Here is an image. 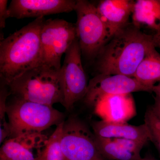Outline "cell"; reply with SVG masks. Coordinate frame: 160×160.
Masks as SVG:
<instances>
[{
  "label": "cell",
  "mask_w": 160,
  "mask_h": 160,
  "mask_svg": "<svg viewBox=\"0 0 160 160\" xmlns=\"http://www.w3.org/2000/svg\"><path fill=\"white\" fill-rule=\"evenodd\" d=\"M150 88L160 82V54L156 48L149 52L141 62L133 77Z\"/></svg>",
  "instance_id": "2e32d148"
},
{
  "label": "cell",
  "mask_w": 160,
  "mask_h": 160,
  "mask_svg": "<svg viewBox=\"0 0 160 160\" xmlns=\"http://www.w3.org/2000/svg\"><path fill=\"white\" fill-rule=\"evenodd\" d=\"M65 160H101L95 136L79 119L71 117L65 121L61 141Z\"/></svg>",
  "instance_id": "52a82bcc"
},
{
  "label": "cell",
  "mask_w": 160,
  "mask_h": 160,
  "mask_svg": "<svg viewBox=\"0 0 160 160\" xmlns=\"http://www.w3.org/2000/svg\"><path fill=\"white\" fill-rule=\"evenodd\" d=\"M155 48L153 35L128 23L112 37L98 56L99 73L133 78L140 63Z\"/></svg>",
  "instance_id": "6da1fadb"
},
{
  "label": "cell",
  "mask_w": 160,
  "mask_h": 160,
  "mask_svg": "<svg viewBox=\"0 0 160 160\" xmlns=\"http://www.w3.org/2000/svg\"><path fill=\"white\" fill-rule=\"evenodd\" d=\"M95 142L98 151L104 160H141L142 158L125 150L112 139L95 136Z\"/></svg>",
  "instance_id": "e0dca14e"
},
{
  "label": "cell",
  "mask_w": 160,
  "mask_h": 160,
  "mask_svg": "<svg viewBox=\"0 0 160 160\" xmlns=\"http://www.w3.org/2000/svg\"><path fill=\"white\" fill-rule=\"evenodd\" d=\"M6 116L0 117V143H2L10 137V130Z\"/></svg>",
  "instance_id": "44dd1931"
},
{
  "label": "cell",
  "mask_w": 160,
  "mask_h": 160,
  "mask_svg": "<svg viewBox=\"0 0 160 160\" xmlns=\"http://www.w3.org/2000/svg\"><path fill=\"white\" fill-rule=\"evenodd\" d=\"M82 51L78 38L65 53L61 68L64 92L63 106L69 110L78 101L85 98L88 90L87 77L82 61Z\"/></svg>",
  "instance_id": "ba28073f"
},
{
  "label": "cell",
  "mask_w": 160,
  "mask_h": 160,
  "mask_svg": "<svg viewBox=\"0 0 160 160\" xmlns=\"http://www.w3.org/2000/svg\"><path fill=\"white\" fill-rule=\"evenodd\" d=\"M135 1L102 0L96 6L108 32L110 40L128 23L132 16Z\"/></svg>",
  "instance_id": "4fadbf2b"
},
{
  "label": "cell",
  "mask_w": 160,
  "mask_h": 160,
  "mask_svg": "<svg viewBox=\"0 0 160 160\" xmlns=\"http://www.w3.org/2000/svg\"><path fill=\"white\" fill-rule=\"evenodd\" d=\"M74 0H12L8 7L9 18L18 19L44 18L75 10Z\"/></svg>",
  "instance_id": "30bf717a"
},
{
  "label": "cell",
  "mask_w": 160,
  "mask_h": 160,
  "mask_svg": "<svg viewBox=\"0 0 160 160\" xmlns=\"http://www.w3.org/2000/svg\"><path fill=\"white\" fill-rule=\"evenodd\" d=\"M93 133L105 138H122L134 140L146 144L150 141L149 129L145 123L140 126L127 123H113L102 120L92 124Z\"/></svg>",
  "instance_id": "5bb4252c"
},
{
  "label": "cell",
  "mask_w": 160,
  "mask_h": 160,
  "mask_svg": "<svg viewBox=\"0 0 160 160\" xmlns=\"http://www.w3.org/2000/svg\"><path fill=\"white\" fill-rule=\"evenodd\" d=\"M44 18L34 21L0 42V76L5 83L35 67L39 58Z\"/></svg>",
  "instance_id": "7a4b0ae2"
},
{
  "label": "cell",
  "mask_w": 160,
  "mask_h": 160,
  "mask_svg": "<svg viewBox=\"0 0 160 160\" xmlns=\"http://www.w3.org/2000/svg\"><path fill=\"white\" fill-rule=\"evenodd\" d=\"M151 92L149 87L134 78L120 74L98 73L89 82L85 101L93 106L103 97L112 95L131 94L136 92Z\"/></svg>",
  "instance_id": "9c48e42d"
},
{
  "label": "cell",
  "mask_w": 160,
  "mask_h": 160,
  "mask_svg": "<svg viewBox=\"0 0 160 160\" xmlns=\"http://www.w3.org/2000/svg\"><path fill=\"white\" fill-rule=\"evenodd\" d=\"M64 122L57 126L38 160H65L61 144Z\"/></svg>",
  "instance_id": "ac0fdd59"
},
{
  "label": "cell",
  "mask_w": 160,
  "mask_h": 160,
  "mask_svg": "<svg viewBox=\"0 0 160 160\" xmlns=\"http://www.w3.org/2000/svg\"><path fill=\"white\" fill-rule=\"evenodd\" d=\"M49 138L42 132L9 138L1 147V160H38Z\"/></svg>",
  "instance_id": "8fae6325"
},
{
  "label": "cell",
  "mask_w": 160,
  "mask_h": 160,
  "mask_svg": "<svg viewBox=\"0 0 160 160\" xmlns=\"http://www.w3.org/2000/svg\"><path fill=\"white\" fill-rule=\"evenodd\" d=\"M7 0H0V28L3 29L6 26V19L9 18Z\"/></svg>",
  "instance_id": "7402d4cb"
},
{
  "label": "cell",
  "mask_w": 160,
  "mask_h": 160,
  "mask_svg": "<svg viewBox=\"0 0 160 160\" xmlns=\"http://www.w3.org/2000/svg\"><path fill=\"white\" fill-rule=\"evenodd\" d=\"M153 35V42L155 47L160 49V30L156 32Z\"/></svg>",
  "instance_id": "cb8c5ba5"
},
{
  "label": "cell",
  "mask_w": 160,
  "mask_h": 160,
  "mask_svg": "<svg viewBox=\"0 0 160 160\" xmlns=\"http://www.w3.org/2000/svg\"><path fill=\"white\" fill-rule=\"evenodd\" d=\"M104 160V159H102V160Z\"/></svg>",
  "instance_id": "4316f807"
},
{
  "label": "cell",
  "mask_w": 160,
  "mask_h": 160,
  "mask_svg": "<svg viewBox=\"0 0 160 160\" xmlns=\"http://www.w3.org/2000/svg\"><path fill=\"white\" fill-rule=\"evenodd\" d=\"M141 160H157L155 158L152 157L151 156L147 155L145 157V158H142Z\"/></svg>",
  "instance_id": "484cf974"
},
{
  "label": "cell",
  "mask_w": 160,
  "mask_h": 160,
  "mask_svg": "<svg viewBox=\"0 0 160 160\" xmlns=\"http://www.w3.org/2000/svg\"><path fill=\"white\" fill-rule=\"evenodd\" d=\"M132 23L137 27L160 30V0L135 1L132 14Z\"/></svg>",
  "instance_id": "9a60e30c"
},
{
  "label": "cell",
  "mask_w": 160,
  "mask_h": 160,
  "mask_svg": "<svg viewBox=\"0 0 160 160\" xmlns=\"http://www.w3.org/2000/svg\"><path fill=\"white\" fill-rule=\"evenodd\" d=\"M94 107L96 114L110 122L126 123L136 113L131 94L106 96L99 100Z\"/></svg>",
  "instance_id": "7c38bea8"
},
{
  "label": "cell",
  "mask_w": 160,
  "mask_h": 160,
  "mask_svg": "<svg viewBox=\"0 0 160 160\" xmlns=\"http://www.w3.org/2000/svg\"><path fill=\"white\" fill-rule=\"evenodd\" d=\"M112 139L125 150L133 153L138 157L142 158L141 152L143 146L145 145L144 143L127 139L113 138Z\"/></svg>",
  "instance_id": "ffe728a7"
},
{
  "label": "cell",
  "mask_w": 160,
  "mask_h": 160,
  "mask_svg": "<svg viewBox=\"0 0 160 160\" xmlns=\"http://www.w3.org/2000/svg\"><path fill=\"white\" fill-rule=\"evenodd\" d=\"M77 38L75 24L60 19L45 20L41 30L39 58L35 66L60 70L62 56Z\"/></svg>",
  "instance_id": "5b68a950"
},
{
  "label": "cell",
  "mask_w": 160,
  "mask_h": 160,
  "mask_svg": "<svg viewBox=\"0 0 160 160\" xmlns=\"http://www.w3.org/2000/svg\"><path fill=\"white\" fill-rule=\"evenodd\" d=\"M6 115L10 130L9 138L26 133L42 132L64 121V114L52 106L14 97L6 105Z\"/></svg>",
  "instance_id": "277c9868"
},
{
  "label": "cell",
  "mask_w": 160,
  "mask_h": 160,
  "mask_svg": "<svg viewBox=\"0 0 160 160\" xmlns=\"http://www.w3.org/2000/svg\"><path fill=\"white\" fill-rule=\"evenodd\" d=\"M152 111L155 115L160 120V99L155 97V102L153 106L151 107Z\"/></svg>",
  "instance_id": "603a6c76"
},
{
  "label": "cell",
  "mask_w": 160,
  "mask_h": 160,
  "mask_svg": "<svg viewBox=\"0 0 160 160\" xmlns=\"http://www.w3.org/2000/svg\"><path fill=\"white\" fill-rule=\"evenodd\" d=\"M152 92H153L155 94V98L160 99V82L152 87Z\"/></svg>",
  "instance_id": "d4e9b609"
},
{
  "label": "cell",
  "mask_w": 160,
  "mask_h": 160,
  "mask_svg": "<svg viewBox=\"0 0 160 160\" xmlns=\"http://www.w3.org/2000/svg\"><path fill=\"white\" fill-rule=\"evenodd\" d=\"M6 84L14 97L50 106L64 104L61 69L35 66Z\"/></svg>",
  "instance_id": "3957f363"
},
{
  "label": "cell",
  "mask_w": 160,
  "mask_h": 160,
  "mask_svg": "<svg viewBox=\"0 0 160 160\" xmlns=\"http://www.w3.org/2000/svg\"><path fill=\"white\" fill-rule=\"evenodd\" d=\"M75 11L77 35L82 55L89 59L97 58L110 40L96 6L86 0H77Z\"/></svg>",
  "instance_id": "8992f818"
},
{
  "label": "cell",
  "mask_w": 160,
  "mask_h": 160,
  "mask_svg": "<svg viewBox=\"0 0 160 160\" xmlns=\"http://www.w3.org/2000/svg\"><path fill=\"white\" fill-rule=\"evenodd\" d=\"M145 123L150 133V141L156 147L160 156V120L154 114L151 108L145 113Z\"/></svg>",
  "instance_id": "d6986e66"
}]
</instances>
